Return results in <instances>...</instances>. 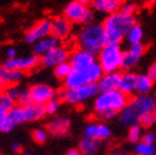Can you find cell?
<instances>
[{
    "label": "cell",
    "instance_id": "f5cc1de1",
    "mask_svg": "<svg viewBox=\"0 0 156 155\" xmlns=\"http://www.w3.org/2000/svg\"><path fill=\"white\" fill-rule=\"evenodd\" d=\"M134 155H135V154H134Z\"/></svg>",
    "mask_w": 156,
    "mask_h": 155
},
{
    "label": "cell",
    "instance_id": "f1b7e54d",
    "mask_svg": "<svg viewBox=\"0 0 156 155\" xmlns=\"http://www.w3.org/2000/svg\"><path fill=\"white\" fill-rule=\"evenodd\" d=\"M141 137H143V128L138 123L129 127V130H128V140L130 143L138 144L141 140Z\"/></svg>",
    "mask_w": 156,
    "mask_h": 155
},
{
    "label": "cell",
    "instance_id": "1f68e13d",
    "mask_svg": "<svg viewBox=\"0 0 156 155\" xmlns=\"http://www.w3.org/2000/svg\"><path fill=\"white\" fill-rule=\"evenodd\" d=\"M14 106H15V102L5 92L0 93V114H6Z\"/></svg>",
    "mask_w": 156,
    "mask_h": 155
},
{
    "label": "cell",
    "instance_id": "c3c4849f",
    "mask_svg": "<svg viewBox=\"0 0 156 155\" xmlns=\"http://www.w3.org/2000/svg\"><path fill=\"white\" fill-rule=\"evenodd\" d=\"M139 2L143 4H150V3H154V0H139Z\"/></svg>",
    "mask_w": 156,
    "mask_h": 155
},
{
    "label": "cell",
    "instance_id": "8992f818",
    "mask_svg": "<svg viewBox=\"0 0 156 155\" xmlns=\"http://www.w3.org/2000/svg\"><path fill=\"white\" fill-rule=\"evenodd\" d=\"M123 49L119 44H107L95 56V61L101 66L103 73L119 72Z\"/></svg>",
    "mask_w": 156,
    "mask_h": 155
},
{
    "label": "cell",
    "instance_id": "44dd1931",
    "mask_svg": "<svg viewBox=\"0 0 156 155\" xmlns=\"http://www.w3.org/2000/svg\"><path fill=\"white\" fill-rule=\"evenodd\" d=\"M24 76L25 74L23 72L9 70L4 67L3 65H0V82L5 86V88L10 86H15V85H20Z\"/></svg>",
    "mask_w": 156,
    "mask_h": 155
},
{
    "label": "cell",
    "instance_id": "8fae6325",
    "mask_svg": "<svg viewBox=\"0 0 156 155\" xmlns=\"http://www.w3.org/2000/svg\"><path fill=\"white\" fill-rule=\"evenodd\" d=\"M51 35V19H42L30 27L25 34V41L27 44H35Z\"/></svg>",
    "mask_w": 156,
    "mask_h": 155
},
{
    "label": "cell",
    "instance_id": "3957f363",
    "mask_svg": "<svg viewBox=\"0 0 156 155\" xmlns=\"http://www.w3.org/2000/svg\"><path fill=\"white\" fill-rule=\"evenodd\" d=\"M76 44L78 49L97 56L107 45V37L102 24L92 23L89 25L82 26L76 35Z\"/></svg>",
    "mask_w": 156,
    "mask_h": 155
},
{
    "label": "cell",
    "instance_id": "5b68a950",
    "mask_svg": "<svg viewBox=\"0 0 156 155\" xmlns=\"http://www.w3.org/2000/svg\"><path fill=\"white\" fill-rule=\"evenodd\" d=\"M98 93L99 92L97 88V83H88L72 89L63 88L60 92H57L56 98L61 103L65 102L71 106H81L90 99H94Z\"/></svg>",
    "mask_w": 156,
    "mask_h": 155
},
{
    "label": "cell",
    "instance_id": "f6af8a7d",
    "mask_svg": "<svg viewBox=\"0 0 156 155\" xmlns=\"http://www.w3.org/2000/svg\"><path fill=\"white\" fill-rule=\"evenodd\" d=\"M66 155H82V154L78 151V149H69Z\"/></svg>",
    "mask_w": 156,
    "mask_h": 155
},
{
    "label": "cell",
    "instance_id": "8d00e7d4",
    "mask_svg": "<svg viewBox=\"0 0 156 155\" xmlns=\"http://www.w3.org/2000/svg\"><path fill=\"white\" fill-rule=\"evenodd\" d=\"M118 11H119L120 14H124V15L135 16L136 11H138V6H136V4H134V3H126V2H124V3L120 5V8H119Z\"/></svg>",
    "mask_w": 156,
    "mask_h": 155
},
{
    "label": "cell",
    "instance_id": "6da1fadb",
    "mask_svg": "<svg viewBox=\"0 0 156 155\" xmlns=\"http://www.w3.org/2000/svg\"><path fill=\"white\" fill-rule=\"evenodd\" d=\"M128 102L129 97L123 94L120 91L115 89L97 94L94 98L93 108L98 118L103 121H110L118 115V113L128 104Z\"/></svg>",
    "mask_w": 156,
    "mask_h": 155
},
{
    "label": "cell",
    "instance_id": "4fadbf2b",
    "mask_svg": "<svg viewBox=\"0 0 156 155\" xmlns=\"http://www.w3.org/2000/svg\"><path fill=\"white\" fill-rule=\"evenodd\" d=\"M72 31H73V24L69 23L63 15L51 19V35L57 37L58 40L63 41L69 38Z\"/></svg>",
    "mask_w": 156,
    "mask_h": 155
},
{
    "label": "cell",
    "instance_id": "f35d334b",
    "mask_svg": "<svg viewBox=\"0 0 156 155\" xmlns=\"http://www.w3.org/2000/svg\"><path fill=\"white\" fill-rule=\"evenodd\" d=\"M128 51H130L131 53L139 56V57H143L144 53L146 52V46L143 44V42H139V44H131L128 49Z\"/></svg>",
    "mask_w": 156,
    "mask_h": 155
},
{
    "label": "cell",
    "instance_id": "603a6c76",
    "mask_svg": "<svg viewBox=\"0 0 156 155\" xmlns=\"http://www.w3.org/2000/svg\"><path fill=\"white\" fill-rule=\"evenodd\" d=\"M25 114H26V122H37L41 121L46 117V112L45 107L41 104H36V103H30L24 107Z\"/></svg>",
    "mask_w": 156,
    "mask_h": 155
},
{
    "label": "cell",
    "instance_id": "d6986e66",
    "mask_svg": "<svg viewBox=\"0 0 156 155\" xmlns=\"http://www.w3.org/2000/svg\"><path fill=\"white\" fill-rule=\"evenodd\" d=\"M135 82H136V73L133 71H123L120 72V80L118 91H120L126 97H133L135 94Z\"/></svg>",
    "mask_w": 156,
    "mask_h": 155
},
{
    "label": "cell",
    "instance_id": "52a82bcc",
    "mask_svg": "<svg viewBox=\"0 0 156 155\" xmlns=\"http://www.w3.org/2000/svg\"><path fill=\"white\" fill-rule=\"evenodd\" d=\"M63 16L73 25L78 24L82 26L94 23L95 19V14L90 9V6H84L81 3H78L77 0H73L66 5L63 10Z\"/></svg>",
    "mask_w": 156,
    "mask_h": 155
},
{
    "label": "cell",
    "instance_id": "681fc988",
    "mask_svg": "<svg viewBox=\"0 0 156 155\" xmlns=\"http://www.w3.org/2000/svg\"><path fill=\"white\" fill-rule=\"evenodd\" d=\"M5 91V86L2 83V82H0V93H3Z\"/></svg>",
    "mask_w": 156,
    "mask_h": 155
},
{
    "label": "cell",
    "instance_id": "bcb514c9",
    "mask_svg": "<svg viewBox=\"0 0 156 155\" xmlns=\"http://www.w3.org/2000/svg\"><path fill=\"white\" fill-rule=\"evenodd\" d=\"M77 2H78V3H81V4L84 5V6H89L92 0H77Z\"/></svg>",
    "mask_w": 156,
    "mask_h": 155
},
{
    "label": "cell",
    "instance_id": "ac0fdd59",
    "mask_svg": "<svg viewBox=\"0 0 156 155\" xmlns=\"http://www.w3.org/2000/svg\"><path fill=\"white\" fill-rule=\"evenodd\" d=\"M61 45H62L61 40H58L57 37L50 35V36H47V37L42 38V40H40V41H37V42L34 44V49H32L34 53L32 55L37 56L38 59H40L41 56H44L48 51H51V50H53V49H56L58 46H61Z\"/></svg>",
    "mask_w": 156,
    "mask_h": 155
},
{
    "label": "cell",
    "instance_id": "9a60e30c",
    "mask_svg": "<svg viewBox=\"0 0 156 155\" xmlns=\"http://www.w3.org/2000/svg\"><path fill=\"white\" fill-rule=\"evenodd\" d=\"M95 61V56L84 51V50H81L76 47L74 50H72L69 52V59H68V62L72 67V70H80V68H84L87 67L88 65H90L92 62Z\"/></svg>",
    "mask_w": 156,
    "mask_h": 155
},
{
    "label": "cell",
    "instance_id": "f546056e",
    "mask_svg": "<svg viewBox=\"0 0 156 155\" xmlns=\"http://www.w3.org/2000/svg\"><path fill=\"white\" fill-rule=\"evenodd\" d=\"M156 122V113L155 112H147L141 114L139 119H138V124L144 129H150Z\"/></svg>",
    "mask_w": 156,
    "mask_h": 155
},
{
    "label": "cell",
    "instance_id": "7402d4cb",
    "mask_svg": "<svg viewBox=\"0 0 156 155\" xmlns=\"http://www.w3.org/2000/svg\"><path fill=\"white\" fill-rule=\"evenodd\" d=\"M154 83L145 73L136 74V82H135V94L138 96H147L154 88Z\"/></svg>",
    "mask_w": 156,
    "mask_h": 155
},
{
    "label": "cell",
    "instance_id": "7c38bea8",
    "mask_svg": "<svg viewBox=\"0 0 156 155\" xmlns=\"http://www.w3.org/2000/svg\"><path fill=\"white\" fill-rule=\"evenodd\" d=\"M128 106L134 109V112L140 117L141 114L147 113V112H155L156 102L152 96H133L129 98Z\"/></svg>",
    "mask_w": 156,
    "mask_h": 155
},
{
    "label": "cell",
    "instance_id": "7dc6e473",
    "mask_svg": "<svg viewBox=\"0 0 156 155\" xmlns=\"http://www.w3.org/2000/svg\"><path fill=\"white\" fill-rule=\"evenodd\" d=\"M110 155H129L126 151H123V150H118V151H114V153H112Z\"/></svg>",
    "mask_w": 156,
    "mask_h": 155
},
{
    "label": "cell",
    "instance_id": "484cf974",
    "mask_svg": "<svg viewBox=\"0 0 156 155\" xmlns=\"http://www.w3.org/2000/svg\"><path fill=\"white\" fill-rule=\"evenodd\" d=\"M6 115H8V118H9V121L16 127V125H19V124H23V123H25L26 122V114H25V109H24V107H21V106H19V104H15L8 113H6Z\"/></svg>",
    "mask_w": 156,
    "mask_h": 155
},
{
    "label": "cell",
    "instance_id": "d6a6232c",
    "mask_svg": "<svg viewBox=\"0 0 156 155\" xmlns=\"http://www.w3.org/2000/svg\"><path fill=\"white\" fill-rule=\"evenodd\" d=\"M156 148L155 145H149L143 142H139L135 145V155H155Z\"/></svg>",
    "mask_w": 156,
    "mask_h": 155
},
{
    "label": "cell",
    "instance_id": "7bdbcfd3",
    "mask_svg": "<svg viewBox=\"0 0 156 155\" xmlns=\"http://www.w3.org/2000/svg\"><path fill=\"white\" fill-rule=\"evenodd\" d=\"M17 56V51L15 47H9L6 50V60H11V59H15Z\"/></svg>",
    "mask_w": 156,
    "mask_h": 155
},
{
    "label": "cell",
    "instance_id": "ee69618b",
    "mask_svg": "<svg viewBox=\"0 0 156 155\" xmlns=\"http://www.w3.org/2000/svg\"><path fill=\"white\" fill-rule=\"evenodd\" d=\"M11 151L15 153V154H21V151H23V145H21L20 143H14V144L11 145Z\"/></svg>",
    "mask_w": 156,
    "mask_h": 155
},
{
    "label": "cell",
    "instance_id": "cb8c5ba5",
    "mask_svg": "<svg viewBox=\"0 0 156 155\" xmlns=\"http://www.w3.org/2000/svg\"><path fill=\"white\" fill-rule=\"evenodd\" d=\"M101 145H102V142L99 140L83 137L80 142V145H78V151L82 155H94L101 149Z\"/></svg>",
    "mask_w": 156,
    "mask_h": 155
},
{
    "label": "cell",
    "instance_id": "e575fe53",
    "mask_svg": "<svg viewBox=\"0 0 156 155\" xmlns=\"http://www.w3.org/2000/svg\"><path fill=\"white\" fill-rule=\"evenodd\" d=\"M45 112H46V115H56L58 112H60V108H61V102L58 101L57 98L47 102L45 106Z\"/></svg>",
    "mask_w": 156,
    "mask_h": 155
},
{
    "label": "cell",
    "instance_id": "4316f807",
    "mask_svg": "<svg viewBox=\"0 0 156 155\" xmlns=\"http://www.w3.org/2000/svg\"><path fill=\"white\" fill-rule=\"evenodd\" d=\"M141 60V57L136 56L134 53H131L130 51H124L123 56H122V63H120V70L123 71H130L131 68H134L136 65L139 63V61Z\"/></svg>",
    "mask_w": 156,
    "mask_h": 155
},
{
    "label": "cell",
    "instance_id": "83f0119b",
    "mask_svg": "<svg viewBox=\"0 0 156 155\" xmlns=\"http://www.w3.org/2000/svg\"><path fill=\"white\" fill-rule=\"evenodd\" d=\"M143 38H144V30L143 27L139 25V24H135L126 34L125 38L130 45L131 44H139V42H143Z\"/></svg>",
    "mask_w": 156,
    "mask_h": 155
},
{
    "label": "cell",
    "instance_id": "d4e9b609",
    "mask_svg": "<svg viewBox=\"0 0 156 155\" xmlns=\"http://www.w3.org/2000/svg\"><path fill=\"white\" fill-rule=\"evenodd\" d=\"M119 115V121L123 125H126V127H130L133 124H136L138 123V119H139V115L134 112V109L131 107H129L128 104L118 113Z\"/></svg>",
    "mask_w": 156,
    "mask_h": 155
},
{
    "label": "cell",
    "instance_id": "74e56055",
    "mask_svg": "<svg viewBox=\"0 0 156 155\" xmlns=\"http://www.w3.org/2000/svg\"><path fill=\"white\" fill-rule=\"evenodd\" d=\"M15 125L9 121L6 114H0V132L3 133H10Z\"/></svg>",
    "mask_w": 156,
    "mask_h": 155
},
{
    "label": "cell",
    "instance_id": "2e32d148",
    "mask_svg": "<svg viewBox=\"0 0 156 155\" xmlns=\"http://www.w3.org/2000/svg\"><path fill=\"white\" fill-rule=\"evenodd\" d=\"M47 129L50 134L55 135V137H66L71 132V121L63 115L55 117L47 123Z\"/></svg>",
    "mask_w": 156,
    "mask_h": 155
},
{
    "label": "cell",
    "instance_id": "30bf717a",
    "mask_svg": "<svg viewBox=\"0 0 156 155\" xmlns=\"http://www.w3.org/2000/svg\"><path fill=\"white\" fill-rule=\"evenodd\" d=\"M69 52L71 51L67 46L61 45V46H58V47L48 51L44 56H41L40 57V65H42L46 68H55L60 63H63V62L68 61Z\"/></svg>",
    "mask_w": 156,
    "mask_h": 155
},
{
    "label": "cell",
    "instance_id": "ffe728a7",
    "mask_svg": "<svg viewBox=\"0 0 156 155\" xmlns=\"http://www.w3.org/2000/svg\"><path fill=\"white\" fill-rule=\"evenodd\" d=\"M123 3L124 0H92L89 6L93 11L110 15L118 11Z\"/></svg>",
    "mask_w": 156,
    "mask_h": 155
},
{
    "label": "cell",
    "instance_id": "ba28073f",
    "mask_svg": "<svg viewBox=\"0 0 156 155\" xmlns=\"http://www.w3.org/2000/svg\"><path fill=\"white\" fill-rule=\"evenodd\" d=\"M38 65H40V59L35 55H27V56H20V57L16 56L15 59L5 60V62L3 63L4 67L9 70L23 72L24 74L35 70Z\"/></svg>",
    "mask_w": 156,
    "mask_h": 155
},
{
    "label": "cell",
    "instance_id": "277c9868",
    "mask_svg": "<svg viewBox=\"0 0 156 155\" xmlns=\"http://www.w3.org/2000/svg\"><path fill=\"white\" fill-rule=\"evenodd\" d=\"M103 74V71L98 62L94 61L90 65H88L84 68L80 70H72L71 73L63 80V88L66 89H72L77 88L88 83H97Z\"/></svg>",
    "mask_w": 156,
    "mask_h": 155
},
{
    "label": "cell",
    "instance_id": "ab89813d",
    "mask_svg": "<svg viewBox=\"0 0 156 155\" xmlns=\"http://www.w3.org/2000/svg\"><path fill=\"white\" fill-rule=\"evenodd\" d=\"M30 103H31V98H30L29 87H24L23 93H21L20 98H19V101H17V103H16V104L21 106V107H25V106H27V104H30Z\"/></svg>",
    "mask_w": 156,
    "mask_h": 155
},
{
    "label": "cell",
    "instance_id": "9c48e42d",
    "mask_svg": "<svg viewBox=\"0 0 156 155\" xmlns=\"http://www.w3.org/2000/svg\"><path fill=\"white\" fill-rule=\"evenodd\" d=\"M30 98L32 103L45 106L47 102L55 99L57 97V91L46 83H36L31 87H29Z\"/></svg>",
    "mask_w": 156,
    "mask_h": 155
},
{
    "label": "cell",
    "instance_id": "836d02e7",
    "mask_svg": "<svg viewBox=\"0 0 156 155\" xmlns=\"http://www.w3.org/2000/svg\"><path fill=\"white\" fill-rule=\"evenodd\" d=\"M23 89H24V87H21L20 85H15V86L6 87L4 92L10 97V98H11V99L15 102V104H16L17 101H19V98H20L21 93H23Z\"/></svg>",
    "mask_w": 156,
    "mask_h": 155
},
{
    "label": "cell",
    "instance_id": "5bb4252c",
    "mask_svg": "<svg viewBox=\"0 0 156 155\" xmlns=\"http://www.w3.org/2000/svg\"><path fill=\"white\" fill-rule=\"evenodd\" d=\"M83 137L103 142L112 137V130L103 122H92L86 125L84 132H83Z\"/></svg>",
    "mask_w": 156,
    "mask_h": 155
},
{
    "label": "cell",
    "instance_id": "d590c367",
    "mask_svg": "<svg viewBox=\"0 0 156 155\" xmlns=\"http://www.w3.org/2000/svg\"><path fill=\"white\" fill-rule=\"evenodd\" d=\"M48 138V133L47 130H45L44 128H37L32 132V139L37 143V144H44L47 142Z\"/></svg>",
    "mask_w": 156,
    "mask_h": 155
},
{
    "label": "cell",
    "instance_id": "e0dca14e",
    "mask_svg": "<svg viewBox=\"0 0 156 155\" xmlns=\"http://www.w3.org/2000/svg\"><path fill=\"white\" fill-rule=\"evenodd\" d=\"M120 80V71L119 72H112V73H103L101 78L97 81V88L99 93L110 92L118 89Z\"/></svg>",
    "mask_w": 156,
    "mask_h": 155
},
{
    "label": "cell",
    "instance_id": "7a4b0ae2",
    "mask_svg": "<svg viewBox=\"0 0 156 155\" xmlns=\"http://www.w3.org/2000/svg\"><path fill=\"white\" fill-rule=\"evenodd\" d=\"M136 24V16L124 15L119 11L107 15L104 21L102 23L107 44H122L125 38L128 31Z\"/></svg>",
    "mask_w": 156,
    "mask_h": 155
},
{
    "label": "cell",
    "instance_id": "b9f144b4",
    "mask_svg": "<svg viewBox=\"0 0 156 155\" xmlns=\"http://www.w3.org/2000/svg\"><path fill=\"white\" fill-rule=\"evenodd\" d=\"M149 78L152 81V82H155V80H156V63L155 62H152L150 66H149V68H147V72L145 73Z\"/></svg>",
    "mask_w": 156,
    "mask_h": 155
},
{
    "label": "cell",
    "instance_id": "f907efd6",
    "mask_svg": "<svg viewBox=\"0 0 156 155\" xmlns=\"http://www.w3.org/2000/svg\"><path fill=\"white\" fill-rule=\"evenodd\" d=\"M20 155H31V154H29V153H23V154H20Z\"/></svg>",
    "mask_w": 156,
    "mask_h": 155
},
{
    "label": "cell",
    "instance_id": "816d5d0a",
    "mask_svg": "<svg viewBox=\"0 0 156 155\" xmlns=\"http://www.w3.org/2000/svg\"><path fill=\"white\" fill-rule=\"evenodd\" d=\"M0 155H4V154H3V153H0Z\"/></svg>",
    "mask_w": 156,
    "mask_h": 155
},
{
    "label": "cell",
    "instance_id": "4dcf8cb0",
    "mask_svg": "<svg viewBox=\"0 0 156 155\" xmlns=\"http://www.w3.org/2000/svg\"><path fill=\"white\" fill-rule=\"evenodd\" d=\"M71 71H72V67H71L69 62L66 61V62L60 63L58 66H56L53 68V74H55V77H56L57 80H62L63 81L66 77L71 73Z\"/></svg>",
    "mask_w": 156,
    "mask_h": 155
},
{
    "label": "cell",
    "instance_id": "60d3db41",
    "mask_svg": "<svg viewBox=\"0 0 156 155\" xmlns=\"http://www.w3.org/2000/svg\"><path fill=\"white\" fill-rule=\"evenodd\" d=\"M143 143L145 144H149V145H155V142H156V135L152 130H147L145 133H143V137H141V140Z\"/></svg>",
    "mask_w": 156,
    "mask_h": 155
}]
</instances>
